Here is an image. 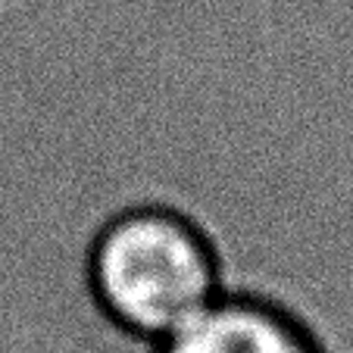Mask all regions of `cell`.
Segmentation results:
<instances>
[{
  "mask_svg": "<svg viewBox=\"0 0 353 353\" xmlns=\"http://www.w3.org/2000/svg\"><path fill=\"white\" fill-rule=\"evenodd\" d=\"M160 353H319L307 332L269 303L219 297L160 341Z\"/></svg>",
  "mask_w": 353,
  "mask_h": 353,
  "instance_id": "2",
  "label": "cell"
},
{
  "mask_svg": "<svg viewBox=\"0 0 353 353\" xmlns=\"http://www.w3.org/2000/svg\"><path fill=\"white\" fill-rule=\"evenodd\" d=\"M91 281L103 313L122 328L163 341L219 297L213 250L169 210H132L100 232Z\"/></svg>",
  "mask_w": 353,
  "mask_h": 353,
  "instance_id": "1",
  "label": "cell"
}]
</instances>
